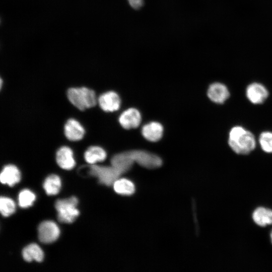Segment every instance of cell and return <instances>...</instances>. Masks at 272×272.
<instances>
[{
	"label": "cell",
	"instance_id": "obj_1",
	"mask_svg": "<svg viewBox=\"0 0 272 272\" xmlns=\"http://www.w3.org/2000/svg\"><path fill=\"white\" fill-rule=\"evenodd\" d=\"M228 144L236 153L247 155L254 149L256 142L252 132L242 126H236L229 132Z\"/></svg>",
	"mask_w": 272,
	"mask_h": 272
},
{
	"label": "cell",
	"instance_id": "obj_2",
	"mask_svg": "<svg viewBox=\"0 0 272 272\" xmlns=\"http://www.w3.org/2000/svg\"><path fill=\"white\" fill-rule=\"evenodd\" d=\"M66 95L70 103L80 110L93 107L98 103L95 91L85 87L70 88Z\"/></svg>",
	"mask_w": 272,
	"mask_h": 272
},
{
	"label": "cell",
	"instance_id": "obj_3",
	"mask_svg": "<svg viewBox=\"0 0 272 272\" xmlns=\"http://www.w3.org/2000/svg\"><path fill=\"white\" fill-rule=\"evenodd\" d=\"M78 199L75 196L58 199L55 203L57 212V219L59 222L70 224L73 223L80 214L77 207Z\"/></svg>",
	"mask_w": 272,
	"mask_h": 272
},
{
	"label": "cell",
	"instance_id": "obj_4",
	"mask_svg": "<svg viewBox=\"0 0 272 272\" xmlns=\"http://www.w3.org/2000/svg\"><path fill=\"white\" fill-rule=\"evenodd\" d=\"M88 174L96 177L100 183L110 186L122 174L116 168L110 166L90 164L88 166Z\"/></svg>",
	"mask_w": 272,
	"mask_h": 272
},
{
	"label": "cell",
	"instance_id": "obj_5",
	"mask_svg": "<svg viewBox=\"0 0 272 272\" xmlns=\"http://www.w3.org/2000/svg\"><path fill=\"white\" fill-rule=\"evenodd\" d=\"M129 152L134 163L146 168L153 169L162 164V159L153 153L142 150H132Z\"/></svg>",
	"mask_w": 272,
	"mask_h": 272
},
{
	"label": "cell",
	"instance_id": "obj_6",
	"mask_svg": "<svg viewBox=\"0 0 272 272\" xmlns=\"http://www.w3.org/2000/svg\"><path fill=\"white\" fill-rule=\"evenodd\" d=\"M60 235L58 226L51 221L41 222L38 227V237L40 242L50 244L57 240Z\"/></svg>",
	"mask_w": 272,
	"mask_h": 272
},
{
	"label": "cell",
	"instance_id": "obj_7",
	"mask_svg": "<svg viewBox=\"0 0 272 272\" xmlns=\"http://www.w3.org/2000/svg\"><path fill=\"white\" fill-rule=\"evenodd\" d=\"M98 103L105 112H113L119 109L121 100L119 95L114 91H107L98 98Z\"/></svg>",
	"mask_w": 272,
	"mask_h": 272
},
{
	"label": "cell",
	"instance_id": "obj_8",
	"mask_svg": "<svg viewBox=\"0 0 272 272\" xmlns=\"http://www.w3.org/2000/svg\"><path fill=\"white\" fill-rule=\"evenodd\" d=\"M141 115L138 110L130 108L122 112L118 118L121 126L129 129L139 126L141 121Z\"/></svg>",
	"mask_w": 272,
	"mask_h": 272
},
{
	"label": "cell",
	"instance_id": "obj_9",
	"mask_svg": "<svg viewBox=\"0 0 272 272\" xmlns=\"http://www.w3.org/2000/svg\"><path fill=\"white\" fill-rule=\"evenodd\" d=\"M246 95L251 103L259 104L265 101L268 96V92L262 84L253 83L247 86Z\"/></svg>",
	"mask_w": 272,
	"mask_h": 272
},
{
	"label": "cell",
	"instance_id": "obj_10",
	"mask_svg": "<svg viewBox=\"0 0 272 272\" xmlns=\"http://www.w3.org/2000/svg\"><path fill=\"white\" fill-rule=\"evenodd\" d=\"M65 137L71 141L76 142L82 140L85 133L83 125L74 118L69 119L64 126Z\"/></svg>",
	"mask_w": 272,
	"mask_h": 272
},
{
	"label": "cell",
	"instance_id": "obj_11",
	"mask_svg": "<svg viewBox=\"0 0 272 272\" xmlns=\"http://www.w3.org/2000/svg\"><path fill=\"white\" fill-rule=\"evenodd\" d=\"M56 161L61 168L66 170L72 169L76 165L73 150L67 146H62L58 149Z\"/></svg>",
	"mask_w": 272,
	"mask_h": 272
},
{
	"label": "cell",
	"instance_id": "obj_12",
	"mask_svg": "<svg viewBox=\"0 0 272 272\" xmlns=\"http://www.w3.org/2000/svg\"><path fill=\"white\" fill-rule=\"evenodd\" d=\"M209 98L218 104L224 103L230 96L227 87L223 84L216 82L212 84L207 91Z\"/></svg>",
	"mask_w": 272,
	"mask_h": 272
},
{
	"label": "cell",
	"instance_id": "obj_13",
	"mask_svg": "<svg viewBox=\"0 0 272 272\" xmlns=\"http://www.w3.org/2000/svg\"><path fill=\"white\" fill-rule=\"evenodd\" d=\"M20 180L21 173L16 166L9 164L3 167L0 174V181L2 184L13 186Z\"/></svg>",
	"mask_w": 272,
	"mask_h": 272
},
{
	"label": "cell",
	"instance_id": "obj_14",
	"mask_svg": "<svg viewBox=\"0 0 272 272\" xmlns=\"http://www.w3.org/2000/svg\"><path fill=\"white\" fill-rule=\"evenodd\" d=\"M134 163L129 151L118 153L111 159V165L119 170L122 174L129 171Z\"/></svg>",
	"mask_w": 272,
	"mask_h": 272
},
{
	"label": "cell",
	"instance_id": "obj_15",
	"mask_svg": "<svg viewBox=\"0 0 272 272\" xmlns=\"http://www.w3.org/2000/svg\"><path fill=\"white\" fill-rule=\"evenodd\" d=\"M163 127L158 122H151L144 125L142 129L143 137L150 142L160 140L163 134Z\"/></svg>",
	"mask_w": 272,
	"mask_h": 272
},
{
	"label": "cell",
	"instance_id": "obj_16",
	"mask_svg": "<svg viewBox=\"0 0 272 272\" xmlns=\"http://www.w3.org/2000/svg\"><path fill=\"white\" fill-rule=\"evenodd\" d=\"M22 255L24 260L28 262L33 260L41 262L44 256L42 249L35 243H32L25 247L22 250Z\"/></svg>",
	"mask_w": 272,
	"mask_h": 272
},
{
	"label": "cell",
	"instance_id": "obj_17",
	"mask_svg": "<svg viewBox=\"0 0 272 272\" xmlns=\"http://www.w3.org/2000/svg\"><path fill=\"white\" fill-rule=\"evenodd\" d=\"M106 157L107 154L104 149L98 146L89 147L84 153V159L89 164H95L96 162L103 161Z\"/></svg>",
	"mask_w": 272,
	"mask_h": 272
},
{
	"label": "cell",
	"instance_id": "obj_18",
	"mask_svg": "<svg viewBox=\"0 0 272 272\" xmlns=\"http://www.w3.org/2000/svg\"><path fill=\"white\" fill-rule=\"evenodd\" d=\"M252 218L258 226L265 227L272 224V210L264 207L257 208L253 213Z\"/></svg>",
	"mask_w": 272,
	"mask_h": 272
},
{
	"label": "cell",
	"instance_id": "obj_19",
	"mask_svg": "<svg viewBox=\"0 0 272 272\" xmlns=\"http://www.w3.org/2000/svg\"><path fill=\"white\" fill-rule=\"evenodd\" d=\"M114 191L122 195H131L135 191L134 183L126 178H119L112 184Z\"/></svg>",
	"mask_w": 272,
	"mask_h": 272
},
{
	"label": "cell",
	"instance_id": "obj_20",
	"mask_svg": "<svg viewBox=\"0 0 272 272\" xmlns=\"http://www.w3.org/2000/svg\"><path fill=\"white\" fill-rule=\"evenodd\" d=\"M61 186L60 177L55 174L47 176L43 184V187L48 195H54L58 194Z\"/></svg>",
	"mask_w": 272,
	"mask_h": 272
},
{
	"label": "cell",
	"instance_id": "obj_21",
	"mask_svg": "<svg viewBox=\"0 0 272 272\" xmlns=\"http://www.w3.org/2000/svg\"><path fill=\"white\" fill-rule=\"evenodd\" d=\"M35 199V194L27 189L21 190L18 195V204L22 208H27L32 206Z\"/></svg>",
	"mask_w": 272,
	"mask_h": 272
},
{
	"label": "cell",
	"instance_id": "obj_22",
	"mask_svg": "<svg viewBox=\"0 0 272 272\" xmlns=\"http://www.w3.org/2000/svg\"><path fill=\"white\" fill-rule=\"evenodd\" d=\"M16 211V205L13 199L7 197L1 196L0 198V211L2 215L7 217L13 214Z\"/></svg>",
	"mask_w": 272,
	"mask_h": 272
},
{
	"label": "cell",
	"instance_id": "obj_23",
	"mask_svg": "<svg viewBox=\"0 0 272 272\" xmlns=\"http://www.w3.org/2000/svg\"><path fill=\"white\" fill-rule=\"evenodd\" d=\"M259 142L263 151L267 153H272V132H262L260 134Z\"/></svg>",
	"mask_w": 272,
	"mask_h": 272
},
{
	"label": "cell",
	"instance_id": "obj_24",
	"mask_svg": "<svg viewBox=\"0 0 272 272\" xmlns=\"http://www.w3.org/2000/svg\"><path fill=\"white\" fill-rule=\"evenodd\" d=\"M130 6L134 9H139L143 6V0H127Z\"/></svg>",
	"mask_w": 272,
	"mask_h": 272
},
{
	"label": "cell",
	"instance_id": "obj_25",
	"mask_svg": "<svg viewBox=\"0 0 272 272\" xmlns=\"http://www.w3.org/2000/svg\"><path fill=\"white\" fill-rule=\"evenodd\" d=\"M270 239H271V243H272V231L270 233Z\"/></svg>",
	"mask_w": 272,
	"mask_h": 272
}]
</instances>
